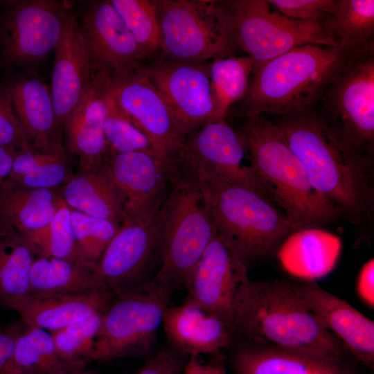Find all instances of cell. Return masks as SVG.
<instances>
[{"mask_svg":"<svg viewBox=\"0 0 374 374\" xmlns=\"http://www.w3.org/2000/svg\"><path fill=\"white\" fill-rule=\"evenodd\" d=\"M275 123L314 189L355 222L368 220L374 197L372 159L348 144L313 109L278 116Z\"/></svg>","mask_w":374,"mask_h":374,"instance_id":"obj_1","label":"cell"},{"mask_svg":"<svg viewBox=\"0 0 374 374\" xmlns=\"http://www.w3.org/2000/svg\"><path fill=\"white\" fill-rule=\"evenodd\" d=\"M364 49L307 44L254 64L243 98L245 116H283L314 109L326 87Z\"/></svg>","mask_w":374,"mask_h":374,"instance_id":"obj_2","label":"cell"},{"mask_svg":"<svg viewBox=\"0 0 374 374\" xmlns=\"http://www.w3.org/2000/svg\"><path fill=\"white\" fill-rule=\"evenodd\" d=\"M254 345L279 348L337 359L346 350L283 280L251 281L235 322Z\"/></svg>","mask_w":374,"mask_h":374,"instance_id":"obj_3","label":"cell"},{"mask_svg":"<svg viewBox=\"0 0 374 374\" xmlns=\"http://www.w3.org/2000/svg\"><path fill=\"white\" fill-rule=\"evenodd\" d=\"M246 118L241 133L251 166L271 202L298 229L336 220L341 213L314 189L278 125L262 116Z\"/></svg>","mask_w":374,"mask_h":374,"instance_id":"obj_4","label":"cell"},{"mask_svg":"<svg viewBox=\"0 0 374 374\" xmlns=\"http://www.w3.org/2000/svg\"><path fill=\"white\" fill-rule=\"evenodd\" d=\"M161 215L163 258L155 276L175 291L185 288L216 233L199 180L177 159L172 187Z\"/></svg>","mask_w":374,"mask_h":374,"instance_id":"obj_5","label":"cell"},{"mask_svg":"<svg viewBox=\"0 0 374 374\" xmlns=\"http://www.w3.org/2000/svg\"><path fill=\"white\" fill-rule=\"evenodd\" d=\"M216 232L249 263L279 248L297 227L270 199L251 189L197 178Z\"/></svg>","mask_w":374,"mask_h":374,"instance_id":"obj_6","label":"cell"},{"mask_svg":"<svg viewBox=\"0 0 374 374\" xmlns=\"http://www.w3.org/2000/svg\"><path fill=\"white\" fill-rule=\"evenodd\" d=\"M154 1L163 58L207 62L231 56L238 47L231 17L223 1Z\"/></svg>","mask_w":374,"mask_h":374,"instance_id":"obj_7","label":"cell"},{"mask_svg":"<svg viewBox=\"0 0 374 374\" xmlns=\"http://www.w3.org/2000/svg\"><path fill=\"white\" fill-rule=\"evenodd\" d=\"M173 292L154 276L116 294L103 314L91 360L104 362L149 353Z\"/></svg>","mask_w":374,"mask_h":374,"instance_id":"obj_8","label":"cell"},{"mask_svg":"<svg viewBox=\"0 0 374 374\" xmlns=\"http://www.w3.org/2000/svg\"><path fill=\"white\" fill-rule=\"evenodd\" d=\"M322 116L364 156L374 149V46L354 56L326 87Z\"/></svg>","mask_w":374,"mask_h":374,"instance_id":"obj_9","label":"cell"},{"mask_svg":"<svg viewBox=\"0 0 374 374\" xmlns=\"http://www.w3.org/2000/svg\"><path fill=\"white\" fill-rule=\"evenodd\" d=\"M223 2L230 12L238 47L254 64L307 44L338 46L320 21L288 17L272 10L266 0Z\"/></svg>","mask_w":374,"mask_h":374,"instance_id":"obj_10","label":"cell"},{"mask_svg":"<svg viewBox=\"0 0 374 374\" xmlns=\"http://www.w3.org/2000/svg\"><path fill=\"white\" fill-rule=\"evenodd\" d=\"M141 64L114 73L105 71L107 92L126 117L148 138L157 156L174 159L186 136L172 109Z\"/></svg>","mask_w":374,"mask_h":374,"instance_id":"obj_11","label":"cell"},{"mask_svg":"<svg viewBox=\"0 0 374 374\" xmlns=\"http://www.w3.org/2000/svg\"><path fill=\"white\" fill-rule=\"evenodd\" d=\"M246 154L241 132L217 118L189 134L176 158L200 179L245 187L268 198L251 164H244Z\"/></svg>","mask_w":374,"mask_h":374,"instance_id":"obj_12","label":"cell"},{"mask_svg":"<svg viewBox=\"0 0 374 374\" xmlns=\"http://www.w3.org/2000/svg\"><path fill=\"white\" fill-rule=\"evenodd\" d=\"M247 268L216 232L187 282L186 301L218 315L235 330L251 281Z\"/></svg>","mask_w":374,"mask_h":374,"instance_id":"obj_13","label":"cell"},{"mask_svg":"<svg viewBox=\"0 0 374 374\" xmlns=\"http://www.w3.org/2000/svg\"><path fill=\"white\" fill-rule=\"evenodd\" d=\"M163 223L161 211L152 220H123L96 265L106 287L118 294L152 280L153 265H161Z\"/></svg>","mask_w":374,"mask_h":374,"instance_id":"obj_14","label":"cell"},{"mask_svg":"<svg viewBox=\"0 0 374 374\" xmlns=\"http://www.w3.org/2000/svg\"><path fill=\"white\" fill-rule=\"evenodd\" d=\"M102 168L122 196L123 220L143 222L154 220L163 206L172 187L175 159L109 150Z\"/></svg>","mask_w":374,"mask_h":374,"instance_id":"obj_15","label":"cell"},{"mask_svg":"<svg viewBox=\"0 0 374 374\" xmlns=\"http://www.w3.org/2000/svg\"><path fill=\"white\" fill-rule=\"evenodd\" d=\"M141 67L172 109L186 138L206 122L217 119L207 62L157 58Z\"/></svg>","mask_w":374,"mask_h":374,"instance_id":"obj_16","label":"cell"},{"mask_svg":"<svg viewBox=\"0 0 374 374\" xmlns=\"http://www.w3.org/2000/svg\"><path fill=\"white\" fill-rule=\"evenodd\" d=\"M69 11L54 1L17 3L8 13L1 30L4 60L17 64L44 57L57 46Z\"/></svg>","mask_w":374,"mask_h":374,"instance_id":"obj_17","label":"cell"},{"mask_svg":"<svg viewBox=\"0 0 374 374\" xmlns=\"http://www.w3.org/2000/svg\"><path fill=\"white\" fill-rule=\"evenodd\" d=\"M80 29L94 71L114 73L141 64L145 59L110 1L91 6Z\"/></svg>","mask_w":374,"mask_h":374,"instance_id":"obj_18","label":"cell"},{"mask_svg":"<svg viewBox=\"0 0 374 374\" xmlns=\"http://www.w3.org/2000/svg\"><path fill=\"white\" fill-rule=\"evenodd\" d=\"M294 287L306 305L340 341L346 351L363 365L373 368L374 322L314 282L294 284Z\"/></svg>","mask_w":374,"mask_h":374,"instance_id":"obj_19","label":"cell"},{"mask_svg":"<svg viewBox=\"0 0 374 374\" xmlns=\"http://www.w3.org/2000/svg\"><path fill=\"white\" fill-rule=\"evenodd\" d=\"M55 48L50 93L57 126L62 134L68 118L89 87L93 72L80 26L70 11Z\"/></svg>","mask_w":374,"mask_h":374,"instance_id":"obj_20","label":"cell"},{"mask_svg":"<svg viewBox=\"0 0 374 374\" xmlns=\"http://www.w3.org/2000/svg\"><path fill=\"white\" fill-rule=\"evenodd\" d=\"M105 78V71H93L89 87L64 129L68 149L78 158V171L99 170L109 154L104 134Z\"/></svg>","mask_w":374,"mask_h":374,"instance_id":"obj_21","label":"cell"},{"mask_svg":"<svg viewBox=\"0 0 374 374\" xmlns=\"http://www.w3.org/2000/svg\"><path fill=\"white\" fill-rule=\"evenodd\" d=\"M161 325L170 346L188 357L219 353L235 333L222 318L186 300L168 307Z\"/></svg>","mask_w":374,"mask_h":374,"instance_id":"obj_22","label":"cell"},{"mask_svg":"<svg viewBox=\"0 0 374 374\" xmlns=\"http://www.w3.org/2000/svg\"><path fill=\"white\" fill-rule=\"evenodd\" d=\"M232 366L235 374H360L346 358L254 344L238 348Z\"/></svg>","mask_w":374,"mask_h":374,"instance_id":"obj_23","label":"cell"},{"mask_svg":"<svg viewBox=\"0 0 374 374\" xmlns=\"http://www.w3.org/2000/svg\"><path fill=\"white\" fill-rule=\"evenodd\" d=\"M33 148L50 153L63 148L51 93L39 79L29 78L5 86Z\"/></svg>","mask_w":374,"mask_h":374,"instance_id":"obj_24","label":"cell"},{"mask_svg":"<svg viewBox=\"0 0 374 374\" xmlns=\"http://www.w3.org/2000/svg\"><path fill=\"white\" fill-rule=\"evenodd\" d=\"M116 294L109 290L30 296L18 309L26 326L53 332L104 312Z\"/></svg>","mask_w":374,"mask_h":374,"instance_id":"obj_25","label":"cell"},{"mask_svg":"<svg viewBox=\"0 0 374 374\" xmlns=\"http://www.w3.org/2000/svg\"><path fill=\"white\" fill-rule=\"evenodd\" d=\"M60 196L54 188H29L6 181L0 185V231L26 238L50 222Z\"/></svg>","mask_w":374,"mask_h":374,"instance_id":"obj_26","label":"cell"},{"mask_svg":"<svg viewBox=\"0 0 374 374\" xmlns=\"http://www.w3.org/2000/svg\"><path fill=\"white\" fill-rule=\"evenodd\" d=\"M340 247V240L335 235L320 227H307L288 235L278 253L289 271L305 277H317L332 269Z\"/></svg>","mask_w":374,"mask_h":374,"instance_id":"obj_27","label":"cell"},{"mask_svg":"<svg viewBox=\"0 0 374 374\" xmlns=\"http://www.w3.org/2000/svg\"><path fill=\"white\" fill-rule=\"evenodd\" d=\"M61 196L71 209L120 225L123 221L122 196L102 168L78 171L64 185Z\"/></svg>","mask_w":374,"mask_h":374,"instance_id":"obj_28","label":"cell"},{"mask_svg":"<svg viewBox=\"0 0 374 374\" xmlns=\"http://www.w3.org/2000/svg\"><path fill=\"white\" fill-rule=\"evenodd\" d=\"M96 265L37 256L30 275V296H48L108 290L99 277Z\"/></svg>","mask_w":374,"mask_h":374,"instance_id":"obj_29","label":"cell"},{"mask_svg":"<svg viewBox=\"0 0 374 374\" xmlns=\"http://www.w3.org/2000/svg\"><path fill=\"white\" fill-rule=\"evenodd\" d=\"M37 255L18 234L0 231V304L17 311L30 298V275Z\"/></svg>","mask_w":374,"mask_h":374,"instance_id":"obj_30","label":"cell"},{"mask_svg":"<svg viewBox=\"0 0 374 374\" xmlns=\"http://www.w3.org/2000/svg\"><path fill=\"white\" fill-rule=\"evenodd\" d=\"M320 23L338 46L362 50L374 46L373 0H336Z\"/></svg>","mask_w":374,"mask_h":374,"instance_id":"obj_31","label":"cell"},{"mask_svg":"<svg viewBox=\"0 0 374 374\" xmlns=\"http://www.w3.org/2000/svg\"><path fill=\"white\" fill-rule=\"evenodd\" d=\"M26 326V325H25ZM88 361L69 362L58 354L50 332L26 326L15 342V374H49L86 368Z\"/></svg>","mask_w":374,"mask_h":374,"instance_id":"obj_32","label":"cell"},{"mask_svg":"<svg viewBox=\"0 0 374 374\" xmlns=\"http://www.w3.org/2000/svg\"><path fill=\"white\" fill-rule=\"evenodd\" d=\"M73 176L64 147L50 153L32 149L18 151L6 181L29 188H54Z\"/></svg>","mask_w":374,"mask_h":374,"instance_id":"obj_33","label":"cell"},{"mask_svg":"<svg viewBox=\"0 0 374 374\" xmlns=\"http://www.w3.org/2000/svg\"><path fill=\"white\" fill-rule=\"evenodd\" d=\"M253 64L247 55L217 58L210 63L211 93L217 118H225L231 106L244 98Z\"/></svg>","mask_w":374,"mask_h":374,"instance_id":"obj_34","label":"cell"},{"mask_svg":"<svg viewBox=\"0 0 374 374\" xmlns=\"http://www.w3.org/2000/svg\"><path fill=\"white\" fill-rule=\"evenodd\" d=\"M24 240L30 244L37 256L93 265L84 263L79 256L71 224V208L62 196L58 199L55 213L50 222Z\"/></svg>","mask_w":374,"mask_h":374,"instance_id":"obj_35","label":"cell"},{"mask_svg":"<svg viewBox=\"0 0 374 374\" xmlns=\"http://www.w3.org/2000/svg\"><path fill=\"white\" fill-rule=\"evenodd\" d=\"M145 59L160 51V28L153 0H111Z\"/></svg>","mask_w":374,"mask_h":374,"instance_id":"obj_36","label":"cell"},{"mask_svg":"<svg viewBox=\"0 0 374 374\" xmlns=\"http://www.w3.org/2000/svg\"><path fill=\"white\" fill-rule=\"evenodd\" d=\"M76 247L86 264H96L121 225L71 208Z\"/></svg>","mask_w":374,"mask_h":374,"instance_id":"obj_37","label":"cell"},{"mask_svg":"<svg viewBox=\"0 0 374 374\" xmlns=\"http://www.w3.org/2000/svg\"><path fill=\"white\" fill-rule=\"evenodd\" d=\"M106 105L104 134L109 150L116 153L141 151L157 156L148 138L122 112L107 90Z\"/></svg>","mask_w":374,"mask_h":374,"instance_id":"obj_38","label":"cell"},{"mask_svg":"<svg viewBox=\"0 0 374 374\" xmlns=\"http://www.w3.org/2000/svg\"><path fill=\"white\" fill-rule=\"evenodd\" d=\"M103 313H97L50 332L58 354L63 359L69 362L91 360Z\"/></svg>","mask_w":374,"mask_h":374,"instance_id":"obj_39","label":"cell"},{"mask_svg":"<svg viewBox=\"0 0 374 374\" xmlns=\"http://www.w3.org/2000/svg\"><path fill=\"white\" fill-rule=\"evenodd\" d=\"M0 146L18 151L34 149L13 108L6 87L0 88Z\"/></svg>","mask_w":374,"mask_h":374,"instance_id":"obj_40","label":"cell"},{"mask_svg":"<svg viewBox=\"0 0 374 374\" xmlns=\"http://www.w3.org/2000/svg\"><path fill=\"white\" fill-rule=\"evenodd\" d=\"M336 0H268L270 6L288 17L320 21L334 8Z\"/></svg>","mask_w":374,"mask_h":374,"instance_id":"obj_41","label":"cell"},{"mask_svg":"<svg viewBox=\"0 0 374 374\" xmlns=\"http://www.w3.org/2000/svg\"><path fill=\"white\" fill-rule=\"evenodd\" d=\"M185 356L171 346L163 347L152 355L134 374H181Z\"/></svg>","mask_w":374,"mask_h":374,"instance_id":"obj_42","label":"cell"},{"mask_svg":"<svg viewBox=\"0 0 374 374\" xmlns=\"http://www.w3.org/2000/svg\"><path fill=\"white\" fill-rule=\"evenodd\" d=\"M18 326L0 331V374H15L13 364Z\"/></svg>","mask_w":374,"mask_h":374,"instance_id":"obj_43","label":"cell"},{"mask_svg":"<svg viewBox=\"0 0 374 374\" xmlns=\"http://www.w3.org/2000/svg\"><path fill=\"white\" fill-rule=\"evenodd\" d=\"M359 298L370 308L374 306V260H368L361 268L356 284Z\"/></svg>","mask_w":374,"mask_h":374,"instance_id":"obj_44","label":"cell"},{"mask_svg":"<svg viewBox=\"0 0 374 374\" xmlns=\"http://www.w3.org/2000/svg\"><path fill=\"white\" fill-rule=\"evenodd\" d=\"M183 374H226L222 360L204 362L200 356H190L187 358Z\"/></svg>","mask_w":374,"mask_h":374,"instance_id":"obj_45","label":"cell"},{"mask_svg":"<svg viewBox=\"0 0 374 374\" xmlns=\"http://www.w3.org/2000/svg\"><path fill=\"white\" fill-rule=\"evenodd\" d=\"M17 152L14 148L0 146V185L7 180Z\"/></svg>","mask_w":374,"mask_h":374,"instance_id":"obj_46","label":"cell"},{"mask_svg":"<svg viewBox=\"0 0 374 374\" xmlns=\"http://www.w3.org/2000/svg\"><path fill=\"white\" fill-rule=\"evenodd\" d=\"M49 374H98V373L95 370H87L86 368H84L77 371H62Z\"/></svg>","mask_w":374,"mask_h":374,"instance_id":"obj_47","label":"cell"}]
</instances>
